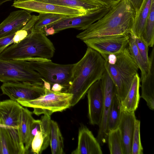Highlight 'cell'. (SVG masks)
I'll return each instance as SVG.
<instances>
[{"label":"cell","instance_id":"obj_1","mask_svg":"<svg viewBox=\"0 0 154 154\" xmlns=\"http://www.w3.org/2000/svg\"><path fill=\"white\" fill-rule=\"evenodd\" d=\"M136 13L128 0H121L102 18L78 34L84 41L91 38L128 34L131 32Z\"/></svg>","mask_w":154,"mask_h":154},{"label":"cell","instance_id":"obj_2","mask_svg":"<svg viewBox=\"0 0 154 154\" xmlns=\"http://www.w3.org/2000/svg\"><path fill=\"white\" fill-rule=\"evenodd\" d=\"M105 63L100 53L88 47L82 58L74 64L72 84L64 91L73 95L71 106L84 97L91 85L101 79L106 70Z\"/></svg>","mask_w":154,"mask_h":154},{"label":"cell","instance_id":"obj_3","mask_svg":"<svg viewBox=\"0 0 154 154\" xmlns=\"http://www.w3.org/2000/svg\"><path fill=\"white\" fill-rule=\"evenodd\" d=\"M55 51L53 43L43 32L33 29L25 38L8 47L0 54V58L23 60L39 57L51 60Z\"/></svg>","mask_w":154,"mask_h":154},{"label":"cell","instance_id":"obj_4","mask_svg":"<svg viewBox=\"0 0 154 154\" xmlns=\"http://www.w3.org/2000/svg\"><path fill=\"white\" fill-rule=\"evenodd\" d=\"M101 55L105 61L106 70L122 101L126 97L139 68L131 57L128 46L118 53Z\"/></svg>","mask_w":154,"mask_h":154},{"label":"cell","instance_id":"obj_5","mask_svg":"<svg viewBox=\"0 0 154 154\" xmlns=\"http://www.w3.org/2000/svg\"><path fill=\"white\" fill-rule=\"evenodd\" d=\"M24 60L27 61L32 68L51 85L59 84L64 87V91L71 85L74 64H58L53 62L51 60L39 57Z\"/></svg>","mask_w":154,"mask_h":154},{"label":"cell","instance_id":"obj_6","mask_svg":"<svg viewBox=\"0 0 154 154\" xmlns=\"http://www.w3.org/2000/svg\"><path fill=\"white\" fill-rule=\"evenodd\" d=\"M45 90L44 94L35 99L17 102L23 106L33 108L32 113L38 116L45 114L51 116L54 112H62L71 106L72 94Z\"/></svg>","mask_w":154,"mask_h":154},{"label":"cell","instance_id":"obj_7","mask_svg":"<svg viewBox=\"0 0 154 154\" xmlns=\"http://www.w3.org/2000/svg\"><path fill=\"white\" fill-rule=\"evenodd\" d=\"M42 78L27 61L0 58V82L43 84Z\"/></svg>","mask_w":154,"mask_h":154},{"label":"cell","instance_id":"obj_8","mask_svg":"<svg viewBox=\"0 0 154 154\" xmlns=\"http://www.w3.org/2000/svg\"><path fill=\"white\" fill-rule=\"evenodd\" d=\"M112 7H103L88 11L82 15L67 16L41 29L47 36L70 28L84 30L103 17Z\"/></svg>","mask_w":154,"mask_h":154},{"label":"cell","instance_id":"obj_9","mask_svg":"<svg viewBox=\"0 0 154 154\" xmlns=\"http://www.w3.org/2000/svg\"><path fill=\"white\" fill-rule=\"evenodd\" d=\"M23 106L17 102L11 99L0 101V125L7 127L21 154H26L21 143L18 131Z\"/></svg>","mask_w":154,"mask_h":154},{"label":"cell","instance_id":"obj_10","mask_svg":"<svg viewBox=\"0 0 154 154\" xmlns=\"http://www.w3.org/2000/svg\"><path fill=\"white\" fill-rule=\"evenodd\" d=\"M0 89L3 94L17 102L32 100L43 95L45 92L43 84L26 82L4 83Z\"/></svg>","mask_w":154,"mask_h":154},{"label":"cell","instance_id":"obj_11","mask_svg":"<svg viewBox=\"0 0 154 154\" xmlns=\"http://www.w3.org/2000/svg\"><path fill=\"white\" fill-rule=\"evenodd\" d=\"M129 34L97 37L83 41L88 47L100 54H115L121 52L127 47Z\"/></svg>","mask_w":154,"mask_h":154},{"label":"cell","instance_id":"obj_12","mask_svg":"<svg viewBox=\"0 0 154 154\" xmlns=\"http://www.w3.org/2000/svg\"><path fill=\"white\" fill-rule=\"evenodd\" d=\"M12 6L30 12H35L39 13L57 14L69 16H78L88 11L35 0L25 1L15 0Z\"/></svg>","mask_w":154,"mask_h":154},{"label":"cell","instance_id":"obj_13","mask_svg":"<svg viewBox=\"0 0 154 154\" xmlns=\"http://www.w3.org/2000/svg\"><path fill=\"white\" fill-rule=\"evenodd\" d=\"M100 80L103 91L104 101L102 118L98 125L97 139L100 145H103L107 142V118L114 95L117 92L115 85L106 70Z\"/></svg>","mask_w":154,"mask_h":154},{"label":"cell","instance_id":"obj_14","mask_svg":"<svg viewBox=\"0 0 154 154\" xmlns=\"http://www.w3.org/2000/svg\"><path fill=\"white\" fill-rule=\"evenodd\" d=\"M88 116L90 123L99 125L102 115L104 94L100 79L90 87L87 93Z\"/></svg>","mask_w":154,"mask_h":154},{"label":"cell","instance_id":"obj_15","mask_svg":"<svg viewBox=\"0 0 154 154\" xmlns=\"http://www.w3.org/2000/svg\"><path fill=\"white\" fill-rule=\"evenodd\" d=\"M32 17L24 10L11 12L0 24V38L14 34L22 28Z\"/></svg>","mask_w":154,"mask_h":154},{"label":"cell","instance_id":"obj_16","mask_svg":"<svg viewBox=\"0 0 154 154\" xmlns=\"http://www.w3.org/2000/svg\"><path fill=\"white\" fill-rule=\"evenodd\" d=\"M102 151L97 138L92 132L82 125L79 131L78 142L76 148L72 154H102Z\"/></svg>","mask_w":154,"mask_h":154},{"label":"cell","instance_id":"obj_17","mask_svg":"<svg viewBox=\"0 0 154 154\" xmlns=\"http://www.w3.org/2000/svg\"><path fill=\"white\" fill-rule=\"evenodd\" d=\"M135 112L122 111L118 125L122 141L124 154H131V144L134 123Z\"/></svg>","mask_w":154,"mask_h":154},{"label":"cell","instance_id":"obj_18","mask_svg":"<svg viewBox=\"0 0 154 154\" xmlns=\"http://www.w3.org/2000/svg\"><path fill=\"white\" fill-rule=\"evenodd\" d=\"M39 129L33 138L30 148L34 154H40L50 145L51 116L44 114L41 117Z\"/></svg>","mask_w":154,"mask_h":154},{"label":"cell","instance_id":"obj_19","mask_svg":"<svg viewBox=\"0 0 154 154\" xmlns=\"http://www.w3.org/2000/svg\"><path fill=\"white\" fill-rule=\"evenodd\" d=\"M149 57V70L144 78L140 79L141 82V95L146 102L148 108L154 109V48L152 47Z\"/></svg>","mask_w":154,"mask_h":154},{"label":"cell","instance_id":"obj_20","mask_svg":"<svg viewBox=\"0 0 154 154\" xmlns=\"http://www.w3.org/2000/svg\"><path fill=\"white\" fill-rule=\"evenodd\" d=\"M34 119L32 112L27 108L23 107L18 131L20 141L25 149L26 154L28 153L31 147L30 131Z\"/></svg>","mask_w":154,"mask_h":154},{"label":"cell","instance_id":"obj_21","mask_svg":"<svg viewBox=\"0 0 154 154\" xmlns=\"http://www.w3.org/2000/svg\"><path fill=\"white\" fill-rule=\"evenodd\" d=\"M140 81L137 73L134 78L126 97L121 101L122 111L135 112L138 108L140 97L139 89Z\"/></svg>","mask_w":154,"mask_h":154},{"label":"cell","instance_id":"obj_22","mask_svg":"<svg viewBox=\"0 0 154 154\" xmlns=\"http://www.w3.org/2000/svg\"><path fill=\"white\" fill-rule=\"evenodd\" d=\"M152 0H144L134 18L131 33L135 36L143 38L145 26Z\"/></svg>","mask_w":154,"mask_h":154},{"label":"cell","instance_id":"obj_23","mask_svg":"<svg viewBox=\"0 0 154 154\" xmlns=\"http://www.w3.org/2000/svg\"><path fill=\"white\" fill-rule=\"evenodd\" d=\"M88 11L103 7L91 0H35Z\"/></svg>","mask_w":154,"mask_h":154},{"label":"cell","instance_id":"obj_24","mask_svg":"<svg viewBox=\"0 0 154 154\" xmlns=\"http://www.w3.org/2000/svg\"><path fill=\"white\" fill-rule=\"evenodd\" d=\"M0 154H21L6 126L0 125Z\"/></svg>","mask_w":154,"mask_h":154},{"label":"cell","instance_id":"obj_25","mask_svg":"<svg viewBox=\"0 0 154 154\" xmlns=\"http://www.w3.org/2000/svg\"><path fill=\"white\" fill-rule=\"evenodd\" d=\"M121 101L117 93L114 95L107 122V133L118 128L122 113Z\"/></svg>","mask_w":154,"mask_h":154},{"label":"cell","instance_id":"obj_26","mask_svg":"<svg viewBox=\"0 0 154 154\" xmlns=\"http://www.w3.org/2000/svg\"><path fill=\"white\" fill-rule=\"evenodd\" d=\"M129 39L128 48L130 54L141 71V78H145L149 70V64L143 60L137 48L135 40L134 35L131 32L129 34Z\"/></svg>","mask_w":154,"mask_h":154},{"label":"cell","instance_id":"obj_27","mask_svg":"<svg viewBox=\"0 0 154 154\" xmlns=\"http://www.w3.org/2000/svg\"><path fill=\"white\" fill-rule=\"evenodd\" d=\"M50 145L52 154H63V138L57 123L51 120Z\"/></svg>","mask_w":154,"mask_h":154},{"label":"cell","instance_id":"obj_28","mask_svg":"<svg viewBox=\"0 0 154 154\" xmlns=\"http://www.w3.org/2000/svg\"><path fill=\"white\" fill-rule=\"evenodd\" d=\"M107 141L110 154H124L122 138L118 128L109 132Z\"/></svg>","mask_w":154,"mask_h":154},{"label":"cell","instance_id":"obj_29","mask_svg":"<svg viewBox=\"0 0 154 154\" xmlns=\"http://www.w3.org/2000/svg\"><path fill=\"white\" fill-rule=\"evenodd\" d=\"M29 31L23 27L15 33L0 38V54L11 44L17 43L27 37Z\"/></svg>","mask_w":154,"mask_h":154},{"label":"cell","instance_id":"obj_30","mask_svg":"<svg viewBox=\"0 0 154 154\" xmlns=\"http://www.w3.org/2000/svg\"><path fill=\"white\" fill-rule=\"evenodd\" d=\"M143 38L148 46L152 47L154 44V0H152L146 23Z\"/></svg>","mask_w":154,"mask_h":154},{"label":"cell","instance_id":"obj_31","mask_svg":"<svg viewBox=\"0 0 154 154\" xmlns=\"http://www.w3.org/2000/svg\"><path fill=\"white\" fill-rule=\"evenodd\" d=\"M38 17L34 26V29H41L46 26L68 16L54 13H39Z\"/></svg>","mask_w":154,"mask_h":154},{"label":"cell","instance_id":"obj_32","mask_svg":"<svg viewBox=\"0 0 154 154\" xmlns=\"http://www.w3.org/2000/svg\"><path fill=\"white\" fill-rule=\"evenodd\" d=\"M140 121L136 119L131 144V154H143V149L140 136Z\"/></svg>","mask_w":154,"mask_h":154},{"label":"cell","instance_id":"obj_33","mask_svg":"<svg viewBox=\"0 0 154 154\" xmlns=\"http://www.w3.org/2000/svg\"><path fill=\"white\" fill-rule=\"evenodd\" d=\"M135 36V42L138 51L143 61L149 64V57L148 55V46L144 39L141 37Z\"/></svg>","mask_w":154,"mask_h":154},{"label":"cell","instance_id":"obj_34","mask_svg":"<svg viewBox=\"0 0 154 154\" xmlns=\"http://www.w3.org/2000/svg\"><path fill=\"white\" fill-rule=\"evenodd\" d=\"M41 119H34L32 122L30 131V138L31 143L37 132L40 128Z\"/></svg>","mask_w":154,"mask_h":154},{"label":"cell","instance_id":"obj_35","mask_svg":"<svg viewBox=\"0 0 154 154\" xmlns=\"http://www.w3.org/2000/svg\"><path fill=\"white\" fill-rule=\"evenodd\" d=\"M105 7H112L117 4L121 0H91Z\"/></svg>","mask_w":154,"mask_h":154},{"label":"cell","instance_id":"obj_36","mask_svg":"<svg viewBox=\"0 0 154 154\" xmlns=\"http://www.w3.org/2000/svg\"><path fill=\"white\" fill-rule=\"evenodd\" d=\"M133 7L136 15L138 13L144 0H128Z\"/></svg>","mask_w":154,"mask_h":154},{"label":"cell","instance_id":"obj_37","mask_svg":"<svg viewBox=\"0 0 154 154\" xmlns=\"http://www.w3.org/2000/svg\"><path fill=\"white\" fill-rule=\"evenodd\" d=\"M64 89V87L58 83H55L52 85L51 90L55 91L61 92Z\"/></svg>","mask_w":154,"mask_h":154},{"label":"cell","instance_id":"obj_38","mask_svg":"<svg viewBox=\"0 0 154 154\" xmlns=\"http://www.w3.org/2000/svg\"><path fill=\"white\" fill-rule=\"evenodd\" d=\"M42 79L43 82V86L44 88L48 90H50L51 84L49 82L44 80L43 78Z\"/></svg>","mask_w":154,"mask_h":154},{"label":"cell","instance_id":"obj_39","mask_svg":"<svg viewBox=\"0 0 154 154\" xmlns=\"http://www.w3.org/2000/svg\"><path fill=\"white\" fill-rule=\"evenodd\" d=\"M11 1L12 0H0V6L5 2Z\"/></svg>","mask_w":154,"mask_h":154},{"label":"cell","instance_id":"obj_40","mask_svg":"<svg viewBox=\"0 0 154 154\" xmlns=\"http://www.w3.org/2000/svg\"><path fill=\"white\" fill-rule=\"evenodd\" d=\"M19 1H29L31 0H18Z\"/></svg>","mask_w":154,"mask_h":154}]
</instances>
